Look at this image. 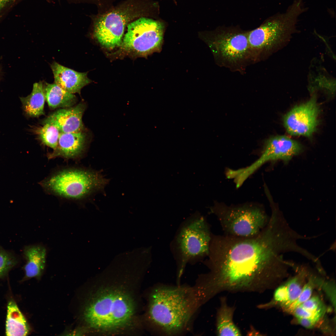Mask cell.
Returning a JSON list of instances; mask_svg holds the SVG:
<instances>
[{
  "label": "cell",
  "mask_w": 336,
  "mask_h": 336,
  "mask_svg": "<svg viewBox=\"0 0 336 336\" xmlns=\"http://www.w3.org/2000/svg\"><path fill=\"white\" fill-rule=\"evenodd\" d=\"M320 111L316 97L313 95L306 102L294 107L285 115L284 126L291 135L311 137L319 124Z\"/></svg>",
  "instance_id": "obj_12"
},
{
  "label": "cell",
  "mask_w": 336,
  "mask_h": 336,
  "mask_svg": "<svg viewBox=\"0 0 336 336\" xmlns=\"http://www.w3.org/2000/svg\"><path fill=\"white\" fill-rule=\"evenodd\" d=\"M127 26L120 46L124 50L143 56L161 50L165 27L161 21L142 17Z\"/></svg>",
  "instance_id": "obj_10"
},
{
  "label": "cell",
  "mask_w": 336,
  "mask_h": 336,
  "mask_svg": "<svg viewBox=\"0 0 336 336\" xmlns=\"http://www.w3.org/2000/svg\"><path fill=\"white\" fill-rule=\"evenodd\" d=\"M306 273L301 272L276 289L272 301L285 310L298 298L305 282Z\"/></svg>",
  "instance_id": "obj_16"
},
{
  "label": "cell",
  "mask_w": 336,
  "mask_h": 336,
  "mask_svg": "<svg viewBox=\"0 0 336 336\" xmlns=\"http://www.w3.org/2000/svg\"><path fill=\"white\" fill-rule=\"evenodd\" d=\"M223 302L217 315V334L219 336L241 335L233 320L234 309Z\"/></svg>",
  "instance_id": "obj_21"
},
{
  "label": "cell",
  "mask_w": 336,
  "mask_h": 336,
  "mask_svg": "<svg viewBox=\"0 0 336 336\" xmlns=\"http://www.w3.org/2000/svg\"><path fill=\"white\" fill-rule=\"evenodd\" d=\"M306 10L303 0H295L284 13L272 16L248 30L252 64L266 60L286 45L295 32L298 17Z\"/></svg>",
  "instance_id": "obj_3"
},
{
  "label": "cell",
  "mask_w": 336,
  "mask_h": 336,
  "mask_svg": "<svg viewBox=\"0 0 336 336\" xmlns=\"http://www.w3.org/2000/svg\"><path fill=\"white\" fill-rule=\"evenodd\" d=\"M134 307L131 298L118 290L104 291L86 308L85 319L91 327L108 330L124 325L131 319Z\"/></svg>",
  "instance_id": "obj_6"
},
{
  "label": "cell",
  "mask_w": 336,
  "mask_h": 336,
  "mask_svg": "<svg viewBox=\"0 0 336 336\" xmlns=\"http://www.w3.org/2000/svg\"><path fill=\"white\" fill-rule=\"evenodd\" d=\"M201 305L193 287L161 286L152 293L149 314L159 333L179 334L189 329Z\"/></svg>",
  "instance_id": "obj_2"
},
{
  "label": "cell",
  "mask_w": 336,
  "mask_h": 336,
  "mask_svg": "<svg viewBox=\"0 0 336 336\" xmlns=\"http://www.w3.org/2000/svg\"><path fill=\"white\" fill-rule=\"evenodd\" d=\"M47 251L46 247L41 244L24 247L23 256L26 261L24 266L26 277H38L42 274L46 266Z\"/></svg>",
  "instance_id": "obj_17"
},
{
  "label": "cell",
  "mask_w": 336,
  "mask_h": 336,
  "mask_svg": "<svg viewBox=\"0 0 336 336\" xmlns=\"http://www.w3.org/2000/svg\"><path fill=\"white\" fill-rule=\"evenodd\" d=\"M23 0H0V22L4 20L16 6Z\"/></svg>",
  "instance_id": "obj_26"
},
{
  "label": "cell",
  "mask_w": 336,
  "mask_h": 336,
  "mask_svg": "<svg viewBox=\"0 0 336 336\" xmlns=\"http://www.w3.org/2000/svg\"><path fill=\"white\" fill-rule=\"evenodd\" d=\"M277 234L269 223L251 237L212 236L207 276L213 288L252 289L279 278Z\"/></svg>",
  "instance_id": "obj_1"
},
{
  "label": "cell",
  "mask_w": 336,
  "mask_h": 336,
  "mask_svg": "<svg viewBox=\"0 0 336 336\" xmlns=\"http://www.w3.org/2000/svg\"><path fill=\"white\" fill-rule=\"evenodd\" d=\"M107 0H85L89 2L95 4L96 6L100 5L105 2Z\"/></svg>",
  "instance_id": "obj_28"
},
{
  "label": "cell",
  "mask_w": 336,
  "mask_h": 336,
  "mask_svg": "<svg viewBox=\"0 0 336 336\" xmlns=\"http://www.w3.org/2000/svg\"><path fill=\"white\" fill-rule=\"evenodd\" d=\"M157 7L156 3L151 0H125L95 16L94 35L106 49H112L120 46L128 25L141 17L154 16Z\"/></svg>",
  "instance_id": "obj_4"
},
{
  "label": "cell",
  "mask_w": 336,
  "mask_h": 336,
  "mask_svg": "<svg viewBox=\"0 0 336 336\" xmlns=\"http://www.w3.org/2000/svg\"><path fill=\"white\" fill-rule=\"evenodd\" d=\"M20 99L24 111L28 116L36 117L44 114L45 98L42 82L40 81L34 83L31 93L26 97H21Z\"/></svg>",
  "instance_id": "obj_20"
},
{
  "label": "cell",
  "mask_w": 336,
  "mask_h": 336,
  "mask_svg": "<svg viewBox=\"0 0 336 336\" xmlns=\"http://www.w3.org/2000/svg\"><path fill=\"white\" fill-rule=\"evenodd\" d=\"M325 311L320 312L309 317L297 319L298 323L301 326L308 329L315 326L322 318Z\"/></svg>",
  "instance_id": "obj_27"
},
{
  "label": "cell",
  "mask_w": 336,
  "mask_h": 336,
  "mask_svg": "<svg viewBox=\"0 0 336 336\" xmlns=\"http://www.w3.org/2000/svg\"><path fill=\"white\" fill-rule=\"evenodd\" d=\"M201 36L219 66L244 74L252 64L248 30L236 26H220L203 32Z\"/></svg>",
  "instance_id": "obj_5"
},
{
  "label": "cell",
  "mask_w": 336,
  "mask_h": 336,
  "mask_svg": "<svg viewBox=\"0 0 336 336\" xmlns=\"http://www.w3.org/2000/svg\"><path fill=\"white\" fill-rule=\"evenodd\" d=\"M174 0V1H175V0Z\"/></svg>",
  "instance_id": "obj_29"
},
{
  "label": "cell",
  "mask_w": 336,
  "mask_h": 336,
  "mask_svg": "<svg viewBox=\"0 0 336 336\" xmlns=\"http://www.w3.org/2000/svg\"><path fill=\"white\" fill-rule=\"evenodd\" d=\"M43 85L45 100L50 108H67L77 103V98L74 94L66 91L55 83L44 82Z\"/></svg>",
  "instance_id": "obj_18"
},
{
  "label": "cell",
  "mask_w": 336,
  "mask_h": 336,
  "mask_svg": "<svg viewBox=\"0 0 336 336\" xmlns=\"http://www.w3.org/2000/svg\"><path fill=\"white\" fill-rule=\"evenodd\" d=\"M29 330L27 322L16 303L13 301H10L7 306L6 335L26 336Z\"/></svg>",
  "instance_id": "obj_19"
},
{
  "label": "cell",
  "mask_w": 336,
  "mask_h": 336,
  "mask_svg": "<svg viewBox=\"0 0 336 336\" xmlns=\"http://www.w3.org/2000/svg\"><path fill=\"white\" fill-rule=\"evenodd\" d=\"M299 306L307 312L309 317L320 312L326 310L325 307L321 300L316 296L310 297Z\"/></svg>",
  "instance_id": "obj_25"
},
{
  "label": "cell",
  "mask_w": 336,
  "mask_h": 336,
  "mask_svg": "<svg viewBox=\"0 0 336 336\" xmlns=\"http://www.w3.org/2000/svg\"><path fill=\"white\" fill-rule=\"evenodd\" d=\"M35 127L33 132L43 144L52 148H56L60 132L55 127L48 124Z\"/></svg>",
  "instance_id": "obj_22"
},
{
  "label": "cell",
  "mask_w": 336,
  "mask_h": 336,
  "mask_svg": "<svg viewBox=\"0 0 336 336\" xmlns=\"http://www.w3.org/2000/svg\"><path fill=\"white\" fill-rule=\"evenodd\" d=\"M91 135L86 129L77 132L60 133L57 147L49 157L73 159L80 157L91 139Z\"/></svg>",
  "instance_id": "obj_14"
},
{
  "label": "cell",
  "mask_w": 336,
  "mask_h": 336,
  "mask_svg": "<svg viewBox=\"0 0 336 336\" xmlns=\"http://www.w3.org/2000/svg\"><path fill=\"white\" fill-rule=\"evenodd\" d=\"M212 236L203 217H194L180 230L175 240L179 281L186 264L208 256Z\"/></svg>",
  "instance_id": "obj_8"
},
{
  "label": "cell",
  "mask_w": 336,
  "mask_h": 336,
  "mask_svg": "<svg viewBox=\"0 0 336 336\" xmlns=\"http://www.w3.org/2000/svg\"><path fill=\"white\" fill-rule=\"evenodd\" d=\"M86 108L85 103L81 102L75 106L60 108L43 120L42 124L53 125L57 128L60 133L82 131L86 129L82 118Z\"/></svg>",
  "instance_id": "obj_13"
},
{
  "label": "cell",
  "mask_w": 336,
  "mask_h": 336,
  "mask_svg": "<svg viewBox=\"0 0 336 336\" xmlns=\"http://www.w3.org/2000/svg\"><path fill=\"white\" fill-rule=\"evenodd\" d=\"M318 281L315 278L311 277L308 281L305 284L297 299L285 310L291 313L296 307L311 297L314 289L318 283Z\"/></svg>",
  "instance_id": "obj_24"
},
{
  "label": "cell",
  "mask_w": 336,
  "mask_h": 336,
  "mask_svg": "<svg viewBox=\"0 0 336 336\" xmlns=\"http://www.w3.org/2000/svg\"><path fill=\"white\" fill-rule=\"evenodd\" d=\"M54 82L66 91L80 94L82 89L91 82L87 72H81L64 67L56 62L50 65Z\"/></svg>",
  "instance_id": "obj_15"
},
{
  "label": "cell",
  "mask_w": 336,
  "mask_h": 336,
  "mask_svg": "<svg viewBox=\"0 0 336 336\" xmlns=\"http://www.w3.org/2000/svg\"><path fill=\"white\" fill-rule=\"evenodd\" d=\"M302 150L303 147L299 142L287 136L272 137L265 142L259 158L249 166L240 168V174L243 178L248 179L265 163L278 160L288 162Z\"/></svg>",
  "instance_id": "obj_11"
},
{
  "label": "cell",
  "mask_w": 336,
  "mask_h": 336,
  "mask_svg": "<svg viewBox=\"0 0 336 336\" xmlns=\"http://www.w3.org/2000/svg\"><path fill=\"white\" fill-rule=\"evenodd\" d=\"M105 180L97 172L77 168L64 169L40 183L47 191L72 200L83 198L105 184Z\"/></svg>",
  "instance_id": "obj_9"
},
{
  "label": "cell",
  "mask_w": 336,
  "mask_h": 336,
  "mask_svg": "<svg viewBox=\"0 0 336 336\" xmlns=\"http://www.w3.org/2000/svg\"><path fill=\"white\" fill-rule=\"evenodd\" d=\"M210 210L227 235L251 237L259 233L268 223L263 208L254 203L228 206L215 202Z\"/></svg>",
  "instance_id": "obj_7"
},
{
  "label": "cell",
  "mask_w": 336,
  "mask_h": 336,
  "mask_svg": "<svg viewBox=\"0 0 336 336\" xmlns=\"http://www.w3.org/2000/svg\"><path fill=\"white\" fill-rule=\"evenodd\" d=\"M19 261V258L14 253L0 246V277L7 274Z\"/></svg>",
  "instance_id": "obj_23"
}]
</instances>
